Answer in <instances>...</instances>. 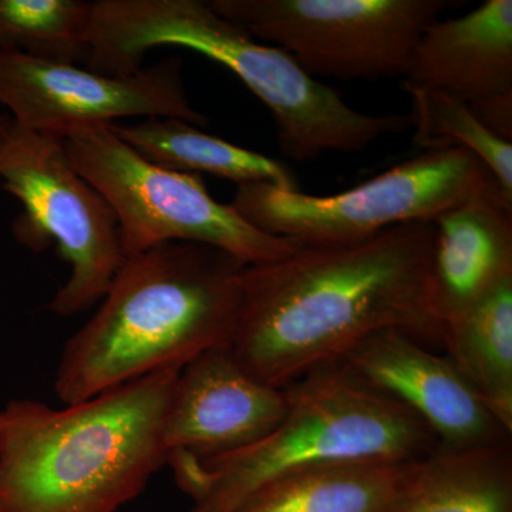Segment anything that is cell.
<instances>
[{"instance_id":"cell-17","label":"cell","mask_w":512,"mask_h":512,"mask_svg":"<svg viewBox=\"0 0 512 512\" xmlns=\"http://www.w3.org/2000/svg\"><path fill=\"white\" fill-rule=\"evenodd\" d=\"M446 355L512 433V278L443 326Z\"/></svg>"},{"instance_id":"cell-9","label":"cell","mask_w":512,"mask_h":512,"mask_svg":"<svg viewBox=\"0 0 512 512\" xmlns=\"http://www.w3.org/2000/svg\"><path fill=\"white\" fill-rule=\"evenodd\" d=\"M248 35L285 50L312 77L403 76L446 0H211Z\"/></svg>"},{"instance_id":"cell-6","label":"cell","mask_w":512,"mask_h":512,"mask_svg":"<svg viewBox=\"0 0 512 512\" xmlns=\"http://www.w3.org/2000/svg\"><path fill=\"white\" fill-rule=\"evenodd\" d=\"M62 137L73 167L116 215L126 258L168 242H195L249 266L285 258L303 245L249 224L231 204L215 200L200 175L148 163L110 124L73 127Z\"/></svg>"},{"instance_id":"cell-4","label":"cell","mask_w":512,"mask_h":512,"mask_svg":"<svg viewBox=\"0 0 512 512\" xmlns=\"http://www.w3.org/2000/svg\"><path fill=\"white\" fill-rule=\"evenodd\" d=\"M86 69L128 76L161 46L184 47L231 70L268 107L284 156L357 153L410 127L409 116L360 113L285 50L259 42L202 0H96Z\"/></svg>"},{"instance_id":"cell-15","label":"cell","mask_w":512,"mask_h":512,"mask_svg":"<svg viewBox=\"0 0 512 512\" xmlns=\"http://www.w3.org/2000/svg\"><path fill=\"white\" fill-rule=\"evenodd\" d=\"M423 460L350 461L298 471L256 491L237 512H396Z\"/></svg>"},{"instance_id":"cell-10","label":"cell","mask_w":512,"mask_h":512,"mask_svg":"<svg viewBox=\"0 0 512 512\" xmlns=\"http://www.w3.org/2000/svg\"><path fill=\"white\" fill-rule=\"evenodd\" d=\"M0 106L22 128L63 136L79 126L128 117H170L210 124L188 100L180 59L158 62L128 76H107L77 64L0 52Z\"/></svg>"},{"instance_id":"cell-5","label":"cell","mask_w":512,"mask_h":512,"mask_svg":"<svg viewBox=\"0 0 512 512\" xmlns=\"http://www.w3.org/2000/svg\"><path fill=\"white\" fill-rule=\"evenodd\" d=\"M285 419L268 436L210 461L170 458L190 512H237L262 487L309 468L350 461H416L439 450L429 427L356 379L342 362L286 387Z\"/></svg>"},{"instance_id":"cell-11","label":"cell","mask_w":512,"mask_h":512,"mask_svg":"<svg viewBox=\"0 0 512 512\" xmlns=\"http://www.w3.org/2000/svg\"><path fill=\"white\" fill-rule=\"evenodd\" d=\"M359 382L419 417L440 450L464 451L511 440L447 355L406 332L382 330L340 359Z\"/></svg>"},{"instance_id":"cell-2","label":"cell","mask_w":512,"mask_h":512,"mask_svg":"<svg viewBox=\"0 0 512 512\" xmlns=\"http://www.w3.org/2000/svg\"><path fill=\"white\" fill-rule=\"evenodd\" d=\"M245 265L195 242L127 256L99 309L67 340L55 392L69 406L228 345Z\"/></svg>"},{"instance_id":"cell-7","label":"cell","mask_w":512,"mask_h":512,"mask_svg":"<svg viewBox=\"0 0 512 512\" xmlns=\"http://www.w3.org/2000/svg\"><path fill=\"white\" fill-rule=\"evenodd\" d=\"M0 187L22 204L12 231L35 252L56 247L69 279L47 305L57 316L90 311L126 255L106 198L73 167L62 136L13 123L0 134Z\"/></svg>"},{"instance_id":"cell-18","label":"cell","mask_w":512,"mask_h":512,"mask_svg":"<svg viewBox=\"0 0 512 512\" xmlns=\"http://www.w3.org/2000/svg\"><path fill=\"white\" fill-rule=\"evenodd\" d=\"M396 512H512L511 440L464 451L437 450Z\"/></svg>"},{"instance_id":"cell-8","label":"cell","mask_w":512,"mask_h":512,"mask_svg":"<svg viewBox=\"0 0 512 512\" xmlns=\"http://www.w3.org/2000/svg\"><path fill=\"white\" fill-rule=\"evenodd\" d=\"M494 183L480 158L464 148H446L424 151L326 197L265 183L239 184L231 205L249 224L275 237L305 245L353 244L396 225L436 221Z\"/></svg>"},{"instance_id":"cell-14","label":"cell","mask_w":512,"mask_h":512,"mask_svg":"<svg viewBox=\"0 0 512 512\" xmlns=\"http://www.w3.org/2000/svg\"><path fill=\"white\" fill-rule=\"evenodd\" d=\"M433 224L431 296L444 326L512 278V198L494 183Z\"/></svg>"},{"instance_id":"cell-20","label":"cell","mask_w":512,"mask_h":512,"mask_svg":"<svg viewBox=\"0 0 512 512\" xmlns=\"http://www.w3.org/2000/svg\"><path fill=\"white\" fill-rule=\"evenodd\" d=\"M412 101L413 141L424 151L464 148L483 161L512 198V143L495 136L467 103L433 90L404 89Z\"/></svg>"},{"instance_id":"cell-21","label":"cell","mask_w":512,"mask_h":512,"mask_svg":"<svg viewBox=\"0 0 512 512\" xmlns=\"http://www.w3.org/2000/svg\"><path fill=\"white\" fill-rule=\"evenodd\" d=\"M9 117L5 116V114L0 113V134L5 131L6 126H8Z\"/></svg>"},{"instance_id":"cell-13","label":"cell","mask_w":512,"mask_h":512,"mask_svg":"<svg viewBox=\"0 0 512 512\" xmlns=\"http://www.w3.org/2000/svg\"><path fill=\"white\" fill-rule=\"evenodd\" d=\"M404 89L433 90L468 106L512 96V2L487 0L424 30Z\"/></svg>"},{"instance_id":"cell-3","label":"cell","mask_w":512,"mask_h":512,"mask_svg":"<svg viewBox=\"0 0 512 512\" xmlns=\"http://www.w3.org/2000/svg\"><path fill=\"white\" fill-rule=\"evenodd\" d=\"M180 369L53 409L0 410V512H119L167 464L164 423Z\"/></svg>"},{"instance_id":"cell-16","label":"cell","mask_w":512,"mask_h":512,"mask_svg":"<svg viewBox=\"0 0 512 512\" xmlns=\"http://www.w3.org/2000/svg\"><path fill=\"white\" fill-rule=\"evenodd\" d=\"M110 126L144 160L165 170L207 173L237 185L265 183L281 190H298L291 171L274 158L211 136L187 121L148 117L134 124Z\"/></svg>"},{"instance_id":"cell-19","label":"cell","mask_w":512,"mask_h":512,"mask_svg":"<svg viewBox=\"0 0 512 512\" xmlns=\"http://www.w3.org/2000/svg\"><path fill=\"white\" fill-rule=\"evenodd\" d=\"M92 2L0 0V52L86 66Z\"/></svg>"},{"instance_id":"cell-1","label":"cell","mask_w":512,"mask_h":512,"mask_svg":"<svg viewBox=\"0 0 512 512\" xmlns=\"http://www.w3.org/2000/svg\"><path fill=\"white\" fill-rule=\"evenodd\" d=\"M433 222L396 225L353 244L305 245L245 266L229 349L242 369L286 389L387 329L441 343L431 296Z\"/></svg>"},{"instance_id":"cell-12","label":"cell","mask_w":512,"mask_h":512,"mask_svg":"<svg viewBox=\"0 0 512 512\" xmlns=\"http://www.w3.org/2000/svg\"><path fill=\"white\" fill-rule=\"evenodd\" d=\"M288 389L258 382L228 345L195 357L181 369L164 423L168 458L210 461L244 450L285 419Z\"/></svg>"}]
</instances>
